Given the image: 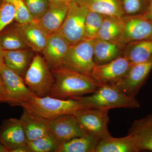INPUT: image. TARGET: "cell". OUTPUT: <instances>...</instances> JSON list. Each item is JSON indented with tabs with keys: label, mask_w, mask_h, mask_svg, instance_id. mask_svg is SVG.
Returning <instances> with one entry per match:
<instances>
[{
	"label": "cell",
	"mask_w": 152,
	"mask_h": 152,
	"mask_svg": "<svg viewBox=\"0 0 152 152\" xmlns=\"http://www.w3.org/2000/svg\"><path fill=\"white\" fill-rule=\"evenodd\" d=\"M55 81L49 96L72 99L94 93L101 85L91 76L61 66L52 69Z\"/></svg>",
	"instance_id": "cell-1"
},
{
	"label": "cell",
	"mask_w": 152,
	"mask_h": 152,
	"mask_svg": "<svg viewBox=\"0 0 152 152\" xmlns=\"http://www.w3.org/2000/svg\"><path fill=\"white\" fill-rule=\"evenodd\" d=\"M80 101L86 108L109 110L118 108H138L140 103L135 97L123 92L116 85H102L91 95L73 98Z\"/></svg>",
	"instance_id": "cell-2"
},
{
	"label": "cell",
	"mask_w": 152,
	"mask_h": 152,
	"mask_svg": "<svg viewBox=\"0 0 152 152\" xmlns=\"http://www.w3.org/2000/svg\"><path fill=\"white\" fill-rule=\"evenodd\" d=\"M20 106L29 113L48 120L63 115H75L80 110L86 108L76 99H57L49 96L42 97L34 96L29 100L23 102Z\"/></svg>",
	"instance_id": "cell-3"
},
{
	"label": "cell",
	"mask_w": 152,
	"mask_h": 152,
	"mask_svg": "<svg viewBox=\"0 0 152 152\" xmlns=\"http://www.w3.org/2000/svg\"><path fill=\"white\" fill-rule=\"evenodd\" d=\"M25 84L36 96H49L55 81L46 61L39 55L34 56L24 77Z\"/></svg>",
	"instance_id": "cell-4"
},
{
	"label": "cell",
	"mask_w": 152,
	"mask_h": 152,
	"mask_svg": "<svg viewBox=\"0 0 152 152\" xmlns=\"http://www.w3.org/2000/svg\"><path fill=\"white\" fill-rule=\"evenodd\" d=\"M95 65L94 40L84 39L71 45L62 66L91 76Z\"/></svg>",
	"instance_id": "cell-5"
},
{
	"label": "cell",
	"mask_w": 152,
	"mask_h": 152,
	"mask_svg": "<svg viewBox=\"0 0 152 152\" xmlns=\"http://www.w3.org/2000/svg\"><path fill=\"white\" fill-rule=\"evenodd\" d=\"M108 110L84 108L75 114L80 125L88 134L99 141L112 137L108 129Z\"/></svg>",
	"instance_id": "cell-6"
},
{
	"label": "cell",
	"mask_w": 152,
	"mask_h": 152,
	"mask_svg": "<svg viewBox=\"0 0 152 152\" xmlns=\"http://www.w3.org/2000/svg\"><path fill=\"white\" fill-rule=\"evenodd\" d=\"M89 11L72 0L61 26L58 31L72 45L84 39L85 21Z\"/></svg>",
	"instance_id": "cell-7"
},
{
	"label": "cell",
	"mask_w": 152,
	"mask_h": 152,
	"mask_svg": "<svg viewBox=\"0 0 152 152\" xmlns=\"http://www.w3.org/2000/svg\"><path fill=\"white\" fill-rule=\"evenodd\" d=\"M121 20L123 28L120 42L122 45L152 39V19L145 13L125 15Z\"/></svg>",
	"instance_id": "cell-8"
},
{
	"label": "cell",
	"mask_w": 152,
	"mask_h": 152,
	"mask_svg": "<svg viewBox=\"0 0 152 152\" xmlns=\"http://www.w3.org/2000/svg\"><path fill=\"white\" fill-rule=\"evenodd\" d=\"M152 70V57L131 65L127 72L116 85L127 95L135 97Z\"/></svg>",
	"instance_id": "cell-9"
},
{
	"label": "cell",
	"mask_w": 152,
	"mask_h": 152,
	"mask_svg": "<svg viewBox=\"0 0 152 152\" xmlns=\"http://www.w3.org/2000/svg\"><path fill=\"white\" fill-rule=\"evenodd\" d=\"M131 65L126 57L121 56L109 62L95 65L91 76L101 86L116 85L126 75Z\"/></svg>",
	"instance_id": "cell-10"
},
{
	"label": "cell",
	"mask_w": 152,
	"mask_h": 152,
	"mask_svg": "<svg viewBox=\"0 0 152 152\" xmlns=\"http://www.w3.org/2000/svg\"><path fill=\"white\" fill-rule=\"evenodd\" d=\"M0 73L2 77L9 98V104L20 106L23 102L30 100L33 94L25 84L24 79L4 64L0 66Z\"/></svg>",
	"instance_id": "cell-11"
},
{
	"label": "cell",
	"mask_w": 152,
	"mask_h": 152,
	"mask_svg": "<svg viewBox=\"0 0 152 152\" xmlns=\"http://www.w3.org/2000/svg\"><path fill=\"white\" fill-rule=\"evenodd\" d=\"M49 127L59 144L88 134L74 114L63 115L49 120Z\"/></svg>",
	"instance_id": "cell-12"
},
{
	"label": "cell",
	"mask_w": 152,
	"mask_h": 152,
	"mask_svg": "<svg viewBox=\"0 0 152 152\" xmlns=\"http://www.w3.org/2000/svg\"><path fill=\"white\" fill-rule=\"evenodd\" d=\"M71 45L58 31L49 35L42 51L44 58L52 69L62 66Z\"/></svg>",
	"instance_id": "cell-13"
},
{
	"label": "cell",
	"mask_w": 152,
	"mask_h": 152,
	"mask_svg": "<svg viewBox=\"0 0 152 152\" xmlns=\"http://www.w3.org/2000/svg\"><path fill=\"white\" fill-rule=\"evenodd\" d=\"M69 3L50 1L45 12L38 21L48 34L59 30L67 13Z\"/></svg>",
	"instance_id": "cell-14"
},
{
	"label": "cell",
	"mask_w": 152,
	"mask_h": 152,
	"mask_svg": "<svg viewBox=\"0 0 152 152\" xmlns=\"http://www.w3.org/2000/svg\"><path fill=\"white\" fill-rule=\"evenodd\" d=\"M0 142L9 149L26 144V137L20 119L3 121L0 125Z\"/></svg>",
	"instance_id": "cell-15"
},
{
	"label": "cell",
	"mask_w": 152,
	"mask_h": 152,
	"mask_svg": "<svg viewBox=\"0 0 152 152\" xmlns=\"http://www.w3.org/2000/svg\"><path fill=\"white\" fill-rule=\"evenodd\" d=\"M16 26L29 48L34 51L42 52L49 34L39 22L33 20L25 24L18 23Z\"/></svg>",
	"instance_id": "cell-16"
},
{
	"label": "cell",
	"mask_w": 152,
	"mask_h": 152,
	"mask_svg": "<svg viewBox=\"0 0 152 152\" xmlns=\"http://www.w3.org/2000/svg\"><path fill=\"white\" fill-rule=\"evenodd\" d=\"M20 120L27 140H34L52 134L49 129L48 120L29 113L25 110Z\"/></svg>",
	"instance_id": "cell-17"
},
{
	"label": "cell",
	"mask_w": 152,
	"mask_h": 152,
	"mask_svg": "<svg viewBox=\"0 0 152 152\" xmlns=\"http://www.w3.org/2000/svg\"><path fill=\"white\" fill-rule=\"evenodd\" d=\"M128 134L135 138L140 151L152 152V113L135 120L129 129Z\"/></svg>",
	"instance_id": "cell-18"
},
{
	"label": "cell",
	"mask_w": 152,
	"mask_h": 152,
	"mask_svg": "<svg viewBox=\"0 0 152 152\" xmlns=\"http://www.w3.org/2000/svg\"><path fill=\"white\" fill-rule=\"evenodd\" d=\"M34 57L32 52L28 49L14 50H4L5 65L23 78Z\"/></svg>",
	"instance_id": "cell-19"
},
{
	"label": "cell",
	"mask_w": 152,
	"mask_h": 152,
	"mask_svg": "<svg viewBox=\"0 0 152 152\" xmlns=\"http://www.w3.org/2000/svg\"><path fill=\"white\" fill-rule=\"evenodd\" d=\"M124 46L121 44L96 38L94 40V57L95 65L109 62L123 56Z\"/></svg>",
	"instance_id": "cell-20"
},
{
	"label": "cell",
	"mask_w": 152,
	"mask_h": 152,
	"mask_svg": "<svg viewBox=\"0 0 152 152\" xmlns=\"http://www.w3.org/2000/svg\"><path fill=\"white\" fill-rule=\"evenodd\" d=\"M91 12L107 16L121 18L125 15L120 0H73Z\"/></svg>",
	"instance_id": "cell-21"
},
{
	"label": "cell",
	"mask_w": 152,
	"mask_h": 152,
	"mask_svg": "<svg viewBox=\"0 0 152 152\" xmlns=\"http://www.w3.org/2000/svg\"><path fill=\"white\" fill-rule=\"evenodd\" d=\"M138 145L135 138L128 134L122 137H111L100 141L95 152H140Z\"/></svg>",
	"instance_id": "cell-22"
},
{
	"label": "cell",
	"mask_w": 152,
	"mask_h": 152,
	"mask_svg": "<svg viewBox=\"0 0 152 152\" xmlns=\"http://www.w3.org/2000/svg\"><path fill=\"white\" fill-rule=\"evenodd\" d=\"M123 56L131 65L148 60L152 57V39L127 44L124 47Z\"/></svg>",
	"instance_id": "cell-23"
},
{
	"label": "cell",
	"mask_w": 152,
	"mask_h": 152,
	"mask_svg": "<svg viewBox=\"0 0 152 152\" xmlns=\"http://www.w3.org/2000/svg\"><path fill=\"white\" fill-rule=\"evenodd\" d=\"M99 141L87 134L59 144L57 152H95Z\"/></svg>",
	"instance_id": "cell-24"
},
{
	"label": "cell",
	"mask_w": 152,
	"mask_h": 152,
	"mask_svg": "<svg viewBox=\"0 0 152 152\" xmlns=\"http://www.w3.org/2000/svg\"><path fill=\"white\" fill-rule=\"evenodd\" d=\"M121 18L106 16L96 38L121 45L120 42L123 28Z\"/></svg>",
	"instance_id": "cell-25"
},
{
	"label": "cell",
	"mask_w": 152,
	"mask_h": 152,
	"mask_svg": "<svg viewBox=\"0 0 152 152\" xmlns=\"http://www.w3.org/2000/svg\"><path fill=\"white\" fill-rule=\"evenodd\" d=\"M0 45L4 50H24L29 48L17 26L13 28L0 32Z\"/></svg>",
	"instance_id": "cell-26"
},
{
	"label": "cell",
	"mask_w": 152,
	"mask_h": 152,
	"mask_svg": "<svg viewBox=\"0 0 152 152\" xmlns=\"http://www.w3.org/2000/svg\"><path fill=\"white\" fill-rule=\"evenodd\" d=\"M105 17L100 14L89 11L85 21L84 39L93 40L97 38Z\"/></svg>",
	"instance_id": "cell-27"
},
{
	"label": "cell",
	"mask_w": 152,
	"mask_h": 152,
	"mask_svg": "<svg viewBox=\"0 0 152 152\" xmlns=\"http://www.w3.org/2000/svg\"><path fill=\"white\" fill-rule=\"evenodd\" d=\"M58 142L52 134L32 141L27 140L31 152H57Z\"/></svg>",
	"instance_id": "cell-28"
},
{
	"label": "cell",
	"mask_w": 152,
	"mask_h": 152,
	"mask_svg": "<svg viewBox=\"0 0 152 152\" xmlns=\"http://www.w3.org/2000/svg\"><path fill=\"white\" fill-rule=\"evenodd\" d=\"M125 15L144 13L146 11L148 0H120Z\"/></svg>",
	"instance_id": "cell-29"
},
{
	"label": "cell",
	"mask_w": 152,
	"mask_h": 152,
	"mask_svg": "<svg viewBox=\"0 0 152 152\" xmlns=\"http://www.w3.org/2000/svg\"><path fill=\"white\" fill-rule=\"evenodd\" d=\"M33 20L39 21L48 7L50 0H23Z\"/></svg>",
	"instance_id": "cell-30"
},
{
	"label": "cell",
	"mask_w": 152,
	"mask_h": 152,
	"mask_svg": "<svg viewBox=\"0 0 152 152\" xmlns=\"http://www.w3.org/2000/svg\"><path fill=\"white\" fill-rule=\"evenodd\" d=\"M16 12L12 4L3 0L0 4V32L13 21Z\"/></svg>",
	"instance_id": "cell-31"
},
{
	"label": "cell",
	"mask_w": 152,
	"mask_h": 152,
	"mask_svg": "<svg viewBox=\"0 0 152 152\" xmlns=\"http://www.w3.org/2000/svg\"><path fill=\"white\" fill-rule=\"evenodd\" d=\"M12 4L15 10V20L19 24H25L34 20L23 0H6Z\"/></svg>",
	"instance_id": "cell-32"
},
{
	"label": "cell",
	"mask_w": 152,
	"mask_h": 152,
	"mask_svg": "<svg viewBox=\"0 0 152 152\" xmlns=\"http://www.w3.org/2000/svg\"><path fill=\"white\" fill-rule=\"evenodd\" d=\"M9 102L7 92L2 77L0 73V103L9 104Z\"/></svg>",
	"instance_id": "cell-33"
},
{
	"label": "cell",
	"mask_w": 152,
	"mask_h": 152,
	"mask_svg": "<svg viewBox=\"0 0 152 152\" xmlns=\"http://www.w3.org/2000/svg\"><path fill=\"white\" fill-rule=\"evenodd\" d=\"M9 152H31V151L26 144L19 146L10 149Z\"/></svg>",
	"instance_id": "cell-34"
},
{
	"label": "cell",
	"mask_w": 152,
	"mask_h": 152,
	"mask_svg": "<svg viewBox=\"0 0 152 152\" xmlns=\"http://www.w3.org/2000/svg\"><path fill=\"white\" fill-rule=\"evenodd\" d=\"M145 13L152 19V0H148V8Z\"/></svg>",
	"instance_id": "cell-35"
},
{
	"label": "cell",
	"mask_w": 152,
	"mask_h": 152,
	"mask_svg": "<svg viewBox=\"0 0 152 152\" xmlns=\"http://www.w3.org/2000/svg\"><path fill=\"white\" fill-rule=\"evenodd\" d=\"M4 64V50L0 45V66Z\"/></svg>",
	"instance_id": "cell-36"
},
{
	"label": "cell",
	"mask_w": 152,
	"mask_h": 152,
	"mask_svg": "<svg viewBox=\"0 0 152 152\" xmlns=\"http://www.w3.org/2000/svg\"><path fill=\"white\" fill-rule=\"evenodd\" d=\"M0 152H9V149L0 142Z\"/></svg>",
	"instance_id": "cell-37"
},
{
	"label": "cell",
	"mask_w": 152,
	"mask_h": 152,
	"mask_svg": "<svg viewBox=\"0 0 152 152\" xmlns=\"http://www.w3.org/2000/svg\"><path fill=\"white\" fill-rule=\"evenodd\" d=\"M50 1H55L64 2H70L72 0H50Z\"/></svg>",
	"instance_id": "cell-38"
}]
</instances>
